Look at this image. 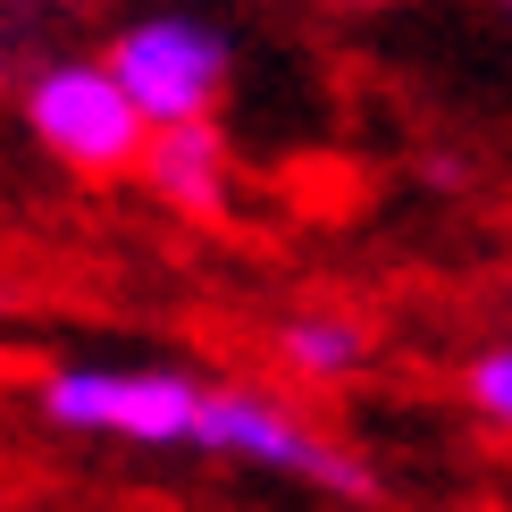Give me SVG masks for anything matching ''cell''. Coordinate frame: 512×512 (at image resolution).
<instances>
[{
  "label": "cell",
  "instance_id": "8992f818",
  "mask_svg": "<svg viewBox=\"0 0 512 512\" xmlns=\"http://www.w3.org/2000/svg\"><path fill=\"white\" fill-rule=\"evenodd\" d=\"M277 361H286L303 387H345V378L370 361V328L345 311H294L277 328Z\"/></svg>",
  "mask_w": 512,
  "mask_h": 512
},
{
  "label": "cell",
  "instance_id": "7a4b0ae2",
  "mask_svg": "<svg viewBox=\"0 0 512 512\" xmlns=\"http://www.w3.org/2000/svg\"><path fill=\"white\" fill-rule=\"evenodd\" d=\"M101 68L118 76V93L135 101L143 126H185V118H210L219 110V84H227V34L202 26L185 9H160V17H135Z\"/></svg>",
  "mask_w": 512,
  "mask_h": 512
},
{
  "label": "cell",
  "instance_id": "5b68a950",
  "mask_svg": "<svg viewBox=\"0 0 512 512\" xmlns=\"http://www.w3.org/2000/svg\"><path fill=\"white\" fill-rule=\"evenodd\" d=\"M135 168L152 177L160 202L194 210V219H219V210H227V135H219L210 118L152 126V135H143V152H135Z\"/></svg>",
  "mask_w": 512,
  "mask_h": 512
},
{
  "label": "cell",
  "instance_id": "3957f363",
  "mask_svg": "<svg viewBox=\"0 0 512 512\" xmlns=\"http://www.w3.org/2000/svg\"><path fill=\"white\" fill-rule=\"evenodd\" d=\"M194 445L236 454V462H261V471H286V479H303V487H328V496H361V504H370V471H361L336 437H319L303 412H286L277 395H261V387H202Z\"/></svg>",
  "mask_w": 512,
  "mask_h": 512
},
{
  "label": "cell",
  "instance_id": "6da1fadb",
  "mask_svg": "<svg viewBox=\"0 0 512 512\" xmlns=\"http://www.w3.org/2000/svg\"><path fill=\"white\" fill-rule=\"evenodd\" d=\"M194 403L202 387L185 370L152 361H68L42 378V412L84 437H126V445H194Z\"/></svg>",
  "mask_w": 512,
  "mask_h": 512
},
{
  "label": "cell",
  "instance_id": "277c9868",
  "mask_svg": "<svg viewBox=\"0 0 512 512\" xmlns=\"http://www.w3.org/2000/svg\"><path fill=\"white\" fill-rule=\"evenodd\" d=\"M26 126H34L42 152H59L76 177H126V168H135V152H143V135H152L101 59L42 68L34 93H26Z\"/></svg>",
  "mask_w": 512,
  "mask_h": 512
},
{
  "label": "cell",
  "instance_id": "52a82bcc",
  "mask_svg": "<svg viewBox=\"0 0 512 512\" xmlns=\"http://www.w3.org/2000/svg\"><path fill=\"white\" fill-rule=\"evenodd\" d=\"M471 412L487 420V429H504V412H512V353L504 345H487L471 361Z\"/></svg>",
  "mask_w": 512,
  "mask_h": 512
}]
</instances>
